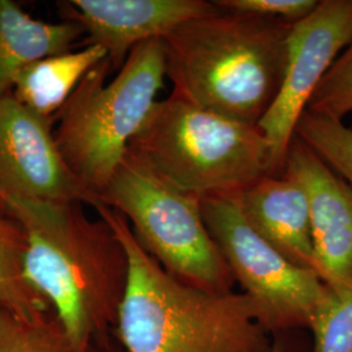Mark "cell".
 <instances>
[{
    "label": "cell",
    "instance_id": "6da1fadb",
    "mask_svg": "<svg viewBox=\"0 0 352 352\" xmlns=\"http://www.w3.org/2000/svg\"><path fill=\"white\" fill-rule=\"evenodd\" d=\"M26 232L25 274L50 304L74 352L118 322L128 260L111 226L90 219L84 204L28 199L0 190Z\"/></svg>",
    "mask_w": 352,
    "mask_h": 352
},
{
    "label": "cell",
    "instance_id": "7a4b0ae2",
    "mask_svg": "<svg viewBox=\"0 0 352 352\" xmlns=\"http://www.w3.org/2000/svg\"><path fill=\"white\" fill-rule=\"evenodd\" d=\"M128 260L118 330L128 352H272L267 330L244 292H210L166 272L136 239L120 213L96 209Z\"/></svg>",
    "mask_w": 352,
    "mask_h": 352
},
{
    "label": "cell",
    "instance_id": "3957f363",
    "mask_svg": "<svg viewBox=\"0 0 352 352\" xmlns=\"http://www.w3.org/2000/svg\"><path fill=\"white\" fill-rule=\"evenodd\" d=\"M291 23L221 11L164 38L173 94L240 123L258 126L282 87Z\"/></svg>",
    "mask_w": 352,
    "mask_h": 352
},
{
    "label": "cell",
    "instance_id": "277c9868",
    "mask_svg": "<svg viewBox=\"0 0 352 352\" xmlns=\"http://www.w3.org/2000/svg\"><path fill=\"white\" fill-rule=\"evenodd\" d=\"M128 149L166 182L200 199L241 193L272 175L270 146L258 126L173 93L153 104Z\"/></svg>",
    "mask_w": 352,
    "mask_h": 352
},
{
    "label": "cell",
    "instance_id": "5b68a950",
    "mask_svg": "<svg viewBox=\"0 0 352 352\" xmlns=\"http://www.w3.org/2000/svg\"><path fill=\"white\" fill-rule=\"evenodd\" d=\"M111 71L107 58L93 67L56 115L55 141L64 164L98 199L164 88V39L135 47L107 81Z\"/></svg>",
    "mask_w": 352,
    "mask_h": 352
},
{
    "label": "cell",
    "instance_id": "8992f818",
    "mask_svg": "<svg viewBox=\"0 0 352 352\" xmlns=\"http://www.w3.org/2000/svg\"><path fill=\"white\" fill-rule=\"evenodd\" d=\"M100 199L126 218L141 247L171 276L210 292L232 291L235 279L204 221L200 197L176 188L128 149Z\"/></svg>",
    "mask_w": 352,
    "mask_h": 352
},
{
    "label": "cell",
    "instance_id": "52a82bcc",
    "mask_svg": "<svg viewBox=\"0 0 352 352\" xmlns=\"http://www.w3.org/2000/svg\"><path fill=\"white\" fill-rule=\"evenodd\" d=\"M202 217L218 250L251 299L267 331L308 327L327 285L289 261L252 228L240 210L239 193L200 199Z\"/></svg>",
    "mask_w": 352,
    "mask_h": 352
},
{
    "label": "cell",
    "instance_id": "ba28073f",
    "mask_svg": "<svg viewBox=\"0 0 352 352\" xmlns=\"http://www.w3.org/2000/svg\"><path fill=\"white\" fill-rule=\"evenodd\" d=\"M352 41V0H321L289 36L282 87L258 123L270 146L272 176L283 173L295 128L316 88Z\"/></svg>",
    "mask_w": 352,
    "mask_h": 352
},
{
    "label": "cell",
    "instance_id": "9c48e42d",
    "mask_svg": "<svg viewBox=\"0 0 352 352\" xmlns=\"http://www.w3.org/2000/svg\"><path fill=\"white\" fill-rule=\"evenodd\" d=\"M28 109L12 91L0 97V190L28 199L102 206L69 171L52 124Z\"/></svg>",
    "mask_w": 352,
    "mask_h": 352
},
{
    "label": "cell",
    "instance_id": "30bf717a",
    "mask_svg": "<svg viewBox=\"0 0 352 352\" xmlns=\"http://www.w3.org/2000/svg\"><path fill=\"white\" fill-rule=\"evenodd\" d=\"M63 21L85 30V46H100L119 71L141 43L164 39L187 21L222 10L208 0H67L58 3Z\"/></svg>",
    "mask_w": 352,
    "mask_h": 352
},
{
    "label": "cell",
    "instance_id": "8fae6325",
    "mask_svg": "<svg viewBox=\"0 0 352 352\" xmlns=\"http://www.w3.org/2000/svg\"><path fill=\"white\" fill-rule=\"evenodd\" d=\"M282 175L302 187L309 206L317 272L327 286L352 280V187L294 136Z\"/></svg>",
    "mask_w": 352,
    "mask_h": 352
},
{
    "label": "cell",
    "instance_id": "7c38bea8",
    "mask_svg": "<svg viewBox=\"0 0 352 352\" xmlns=\"http://www.w3.org/2000/svg\"><path fill=\"white\" fill-rule=\"evenodd\" d=\"M248 225L289 261L317 272L308 200L287 176L267 175L239 193Z\"/></svg>",
    "mask_w": 352,
    "mask_h": 352
},
{
    "label": "cell",
    "instance_id": "4fadbf2b",
    "mask_svg": "<svg viewBox=\"0 0 352 352\" xmlns=\"http://www.w3.org/2000/svg\"><path fill=\"white\" fill-rule=\"evenodd\" d=\"M82 26L37 20L12 0H0V97L12 91L19 71L38 59L72 51Z\"/></svg>",
    "mask_w": 352,
    "mask_h": 352
},
{
    "label": "cell",
    "instance_id": "5bb4252c",
    "mask_svg": "<svg viewBox=\"0 0 352 352\" xmlns=\"http://www.w3.org/2000/svg\"><path fill=\"white\" fill-rule=\"evenodd\" d=\"M106 58L100 46H85L34 60L14 77L13 96L38 115L56 119L84 76Z\"/></svg>",
    "mask_w": 352,
    "mask_h": 352
},
{
    "label": "cell",
    "instance_id": "9a60e30c",
    "mask_svg": "<svg viewBox=\"0 0 352 352\" xmlns=\"http://www.w3.org/2000/svg\"><path fill=\"white\" fill-rule=\"evenodd\" d=\"M26 247L24 227L0 201V307L20 318L46 320L50 304L26 278Z\"/></svg>",
    "mask_w": 352,
    "mask_h": 352
},
{
    "label": "cell",
    "instance_id": "2e32d148",
    "mask_svg": "<svg viewBox=\"0 0 352 352\" xmlns=\"http://www.w3.org/2000/svg\"><path fill=\"white\" fill-rule=\"evenodd\" d=\"M314 352H352V280L327 286L309 321Z\"/></svg>",
    "mask_w": 352,
    "mask_h": 352
},
{
    "label": "cell",
    "instance_id": "e0dca14e",
    "mask_svg": "<svg viewBox=\"0 0 352 352\" xmlns=\"http://www.w3.org/2000/svg\"><path fill=\"white\" fill-rule=\"evenodd\" d=\"M295 136L352 187V128L340 120L305 110L298 120Z\"/></svg>",
    "mask_w": 352,
    "mask_h": 352
},
{
    "label": "cell",
    "instance_id": "ac0fdd59",
    "mask_svg": "<svg viewBox=\"0 0 352 352\" xmlns=\"http://www.w3.org/2000/svg\"><path fill=\"white\" fill-rule=\"evenodd\" d=\"M0 352L74 351L58 321H30L0 307Z\"/></svg>",
    "mask_w": 352,
    "mask_h": 352
},
{
    "label": "cell",
    "instance_id": "d6986e66",
    "mask_svg": "<svg viewBox=\"0 0 352 352\" xmlns=\"http://www.w3.org/2000/svg\"><path fill=\"white\" fill-rule=\"evenodd\" d=\"M307 110L340 122L352 113V41L316 88Z\"/></svg>",
    "mask_w": 352,
    "mask_h": 352
},
{
    "label": "cell",
    "instance_id": "ffe728a7",
    "mask_svg": "<svg viewBox=\"0 0 352 352\" xmlns=\"http://www.w3.org/2000/svg\"><path fill=\"white\" fill-rule=\"evenodd\" d=\"M223 11L254 13L295 24L315 11L317 0H215Z\"/></svg>",
    "mask_w": 352,
    "mask_h": 352
},
{
    "label": "cell",
    "instance_id": "44dd1931",
    "mask_svg": "<svg viewBox=\"0 0 352 352\" xmlns=\"http://www.w3.org/2000/svg\"><path fill=\"white\" fill-rule=\"evenodd\" d=\"M272 352H283V350L279 347V346H273V350Z\"/></svg>",
    "mask_w": 352,
    "mask_h": 352
}]
</instances>
